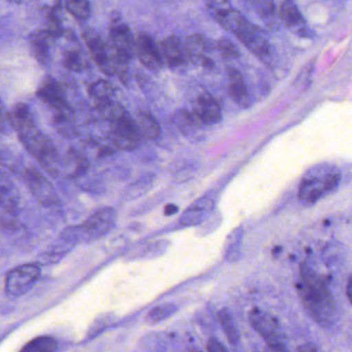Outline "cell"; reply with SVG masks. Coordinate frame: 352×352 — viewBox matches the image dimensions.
Returning a JSON list of instances; mask_svg holds the SVG:
<instances>
[{
  "mask_svg": "<svg viewBox=\"0 0 352 352\" xmlns=\"http://www.w3.org/2000/svg\"><path fill=\"white\" fill-rule=\"evenodd\" d=\"M12 129L17 131L20 141L28 151L41 162L48 172L55 174L59 170V156L48 135L40 131L34 122L30 108L17 104L9 113Z\"/></svg>",
  "mask_w": 352,
  "mask_h": 352,
  "instance_id": "cell-1",
  "label": "cell"
},
{
  "mask_svg": "<svg viewBox=\"0 0 352 352\" xmlns=\"http://www.w3.org/2000/svg\"><path fill=\"white\" fill-rule=\"evenodd\" d=\"M300 277L298 294L305 308L320 324H329L335 312V302L329 288L307 265L300 267Z\"/></svg>",
  "mask_w": 352,
  "mask_h": 352,
  "instance_id": "cell-2",
  "label": "cell"
},
{
  "mask_svg": "<svg viewBox=\"0 0 352 352\" xmlns=\"http://www.w3.org/2000/svg\"><path fill=\"white\" fill-rule=\"evenodd\" d=\"M108 110L104 120L110 125V139L115 147L122 151L137 149L142 138L137 121L118 102H114Z\"/></svg>",
  "mask_w": 352,
  "mask_h": 352,
  "instance_id": "cell-3",
  "label": "cell"
},
{
  "mask_svg": "<svg viewBox=\"0 0 352 352\" xmlns=\"http://www.w3.org/2000/svg\"><path fill=\"white\" fill-rule=\"evenodd\" d=\"M111 58L129 63L135 51V41L127 24L123 22L119 14L115 13L110 24Z\"/></svg>",
  "mask_w": 352,
  "mask_h": 352,
  "instance_id": "cell-4",
  "label": "cell"
},
{
  "mask_svg": "<svg viewBox=\"0 0 352 352\" xmlns=\"http://www.w3.org/2000/svg\"><path fill=\"white\" fill-rule=\"evenodd\" d=\"M40 277L41 269L36 263L14 267L6 278V294L9 298H20L34 287Z\"/></svg>",
  "mask_w": 352,
  "mask_h": 352,
  "instance_id": "cell-5",
  "label": "cell"
},
{
  "mask_svg": "<svg viewBox=\"0 0 352 352\" xmlns=\"http://www.w3.org/2000/svg\"><path fill=\"white\" fill-rule=\"evenodd\" d=\"M250 323L253 329L265 340L267 346L276 351H285L286 338L279 323L274 317L258 309H253L250 313Z\"/></svg>",
  "mask_w": 352,
  "mask_h": 352,
  "instance_id": "cell-6",
  "label": "cell"
},
{
  "mask_svg": "<svg viewBox=\"0 0 352 352\" xmlns=\"http://www.w3.org/2000/svg\"><path fill=\"white\" fill-rule=\"evenodd\" d=\"M116 223V212L113 208L104 207L96 210L86 219L82 226H78L81 241L91 242L102 238L108 234Z\"/></svg>",
  "mask_w": 352,
  "mask_h": 352,
  "instance_id": "cell-7",
  "label": "cell"
},
{
  "mask_svg": "<svg viewBox=\"0 0 352 352\" xmlns=\"http://www.w3.org/2000/svg\"><path fill=\"white\" fill-rule=\"evenodd\" d=\"M232 34L259 58L263 60L271 58V45L267 41V36L261 28L250 23L246 18Z\"/></svg>",
  "mask_w": 352,
  "mask_h": 352,
  "instance_id": "cell-8",
  "label": "cell"
},
{
  "mask_svg": "<svg viewBox=\"0 0 352 352\" xmlns=\"http://www.w3.org/2000/svg\"><path fill=\"white\" fill-rule=\"evenodd\" d=\"M79 242H81V238L78 226L65 228L52 246L41 255L38 263L44 265L59 263Z\"/></svg>",
  "mask_w": 352,
  "mask_h": 352,
  "instance_id": "cell-9",
  "label": "cell"
},
{
  "mask_svg": "<svg viewBox=\"0 0 352 352\" xmlns=\"http://www.w3.org/2000/svg\"><path fill=\"white\" fill-rule=\"evenodd\" d=\"M38 96L52 111L53 116L73 112V109L67 104L63 88L52 77L43 80L38 90Z\"/></svg>",
  "mask_w": 352,
  "mask_h": 352,
  "instance_id": "cell-10",
  "label": "cell"
},
{
  "mask_svg": "<svg viewBox=\"0 0 352 352\" xmlns=\"http://www.w3.org/2000/svg\"><path fill=\"white\" fill-rule=\"evenodd\" d=\"M26 182L30 192L43 206L52 207L58 204L59 199L54 187L40 170L34 168L26 170Z\"/></svg>",
  "mask_w": 352,
  "mask_h": 352,
  "instance_id": "cell-11",
  "label": "cell"
},
{
  "mask_svg": "<svg viewBox=\"0 0 352 352\" xmlns=\"http://www.w3.org/2000/svg\"><path fill=\"white\" fill-rule=\"evenodd\" d=\"M83 38L92 58L96 61L98 67L102 69V73L113 76L109 44L104 42V38L96 30H90V28L84 30Z\"/></svg>",
  "mask_w": 352,
  "mask_h": 352,
  "instance_id": "cell-12",
  "label": "cell"
},
{
  "mask_svg": "<svg viewBox=\"0 0 352 352\" xmlns=\"http://www.w3.org/2000/svg\"><path fill=\"white\" fill-rule=\"evenodd\" d=\"M183 47H184L186 59H189L195 65L213 69V60L208 56L211 51V45L205 36L201 34L189 36L185 41Z\"/></svg>",
  "mask_w": 352,
  "mask_h": 352,
  "instance_id": "cell-13",
  "label": "cell"
},
{
  "mask_svg": "<svg viewBox=\"0 0 352 352\" xmlns=\"http://www.w3.org/2000/svg\"><path fill=\"white\" fill-rule=\"evenodd\" d=\"M189 110L204 125H213L221 120V109L215 98L209 94H201L193 100Z\"/></svg>",
  "mask_w": 352,
  "mask_h": 352,
  "instance_id": "cell-14",
  "label": "cell"
},
{
  "mask_svg": "<svg viewBox=\"0 0 352 352\" xmlns=\"http://www.w3.org/2000/svg\"><path fill=\"white\" fill-rule=\"evenodd\" d=\"M135 52L144 67L157 71L162 67V57L149 34H140L135 43Z\"/></svg>",
  "mask_w": 352,
  "mask_h": 352,
  "instance_id": "cell-15",
  "label": "cell"
},
{
  "mask_svg": "<svg viewBox=\"0 0 352 352\" xmlns=\"http://www.w3.org/2000/svg\"><path fill=\"white\" fill-rule=\"evenodd\" d=\"M0 208L10 216L18 215L20 211L19 192L5 173H0Z\"/></svg>",
  "mask_w": 352,
  "mask_h": 352,
  "instance_id": "cell-16",
  "label": "cell"
},
{
  "mask_svg": "<svg viewBox=\"0 0 352 352\" xmlns=\"http://www.w3.org/2000/svg\"><path fill=\"white\" fill-rule=\"evenodd\" d=\"M228 91L230 98L242 108L251 106V94L244 76L236 69H228Z\"/></svg>",
  "mask_w": 352,
  "mask_h": 352,
  "instance_id": "cell-17",
  "label": "cell"
},
{
  "mask_svg": "<svg viewBox=\"0 0 352 352\" xmlns=\"http://www.w3.org/2000/svg\"><path fill=\"white\" fill-rule=\"evenodd\" d=\"M214 209V201L209 197H203L190 206L180 218L181 226H195L203 222L206 216Z\"/></svg>",
  "mask_w": 352,
  "mask_h": 352,
  "instance_id": "cell-18",
  "label": "cell"
},
{
  "mask_svg": "<svg viewBox=\"0 0 352 352\" xmlns=\"http://www.w3.org/2000/svg\"><path fill=\"white\" fill-rule=\"evenodd\" d=\"M280 18L286 28L296 34H305L306 24L304 18L294 0H284L280 7Z\"/></svg>",
  "mask_w": 352,
  "mask_h": 352,
  "instance_id": "cell-19",
  "label": "cell"
},
{
  "mask_svg": "<svg viewBox=\"0 0 352 352\" xmlns=\"http://www.w3.org/2000/svg\"><path fill=\"white\" fill-rule=\"evenodd\" d=\"M162 60L166 61V65L170 67H178L185 63L184 47L177 36H168L162 43Z\"/></svg>",
  "mask_w": 352,
  "mask_h": 352,
  "instance_id": "cell-20",
  "label": "cell"
},
{
  "mask_svg": "<svg viewBox=\"0 0 352 352\" xmlns=\"http://www.w3.org/2000/svg\"><path fill=\"white\" fill-rule=\"evenodd\" d=\"M52 36L46 30H38L30 36V46L38 63L47 65L50 63Z\"/></svg>",
  "mask_w": 352,
  "mask_h": 352,
  "instance_id": "cell-21",
  "label": "cell"
},
{
  "mask_svg": "<svg viewBox=\"0 0 352 352\" xmlns=\"http://www.w3.org/2000/svg\"><path fill=\"white\" fill-rule=\"evenodd\" d=\"M173 122L175 126L178 129L179 131L183 135H191L195 133L197 129L203 126L199 119L193 115L189 109H182V110L177 111L173 117Z\"/></svg>",
  "mask_w": 352,
  "mask_h": 352,
  "instance_id": "cell-22",
  "label": "cell"
},
{
  "mask_svg": "<svg viewBox=\"0 0 352 352\" xmlns=\"http://www.w3.org/2000/svg\"><path fill=\"white\" fill-rule=\"evenodd\" d=\"M324 192L322 180L307 179L300 184V189H298V197L300 201L313 204L318 201Z\"/></svg>",
  "mask_w": 352,
  "mask_h": 352,
  "instance_id": "cell-23",
  "label": "cell"
},
{
  "mask_svg": "<svg viewBox=\"0 0 352 352\" xmlns=\"http://www.w3.org/2000/svg\"><path fill=\"white\" fill-rule=\"evenodd\" d=\"M137 124L141 135L147 138L148 140H156L162 133L160 123L151 114L145 111H141L138 114Z\"/></svg>",
  "mask_w": 352,
  "mask_h": 352,
  "instance_id": "cell-24",
  "label": "cell"
},
{
  "mask_svg": "<svg viewBox=\"0 0 352 352\" xmlns=\"http://www.w3.org/2000/svg\"><path fill=\"white\" fill-rule=\"evenodd\" d=\"M63 65L73 72H83L88 67L87 59L81 49L74 47L65 51L63 56Z\"/></svg>",
  "mask_w": 352,
  "mask_h": 352,
  "instance_id": "cell-25",
  "label": "cell"
},
{
  "mask_svg": "<svg viewBox=\"0 0 352 352\" xmlns=\"http://www.w3.org/2000/svg\"><path fill=\"white\" fill-rule=\"evenodd\" d=\"M87 168L88 162L85 156L75 150L69 151L67 160H65V170L69 177L78 178V177L82 176L87 170Z\"/></svg>",
  "mask_w": 352,
  "mask_h": 352,
  "instance_id": "cell-26",
  "label": "cell"
},
{
  "mask_svg": "<svg viewBox=\"0 0 352 352\" xmlns=\"http://www.w3.org/2000/svg\"><path fill=\"white\" fill-rule=\"evenodd\" d=\"M218 319H219L222 329H223L224 333H226V338H228L230 344L234 346L238 345L239 341H240V336H239L236 323H234L230 313L226 309H222L218 314Z\"/></svg>",
  "mask_w": 352,
  "mask_h": 352,
  "instance_id": "cell-27",
  "label": "cell"
},
{
  "mask_svg": "<svg viewBox=\"0 0 352 352\" xmlns=\"http://www.w3.org/2000/svg\"><path fill=\"white\" fill-rule=\"evenodd\" d=\"M57 349V342L50 336H42L28 342L22 351L25 352H53Z\"/></svg>",
  "mask_w": 352,
  "mask_h": 352,
  "instance_id": "cell-28",
  "label": "cell"
},
{
  "mask_svg": "<svg viewBox=\"0 0 352 352\" xmlns=\"http://www.w3.org/2000/svg\"><path fill=\"white\" fill-rule=\"evenodd\" d=\"M88 91H89L90 96H91L96 102H98L112 98L115 91H116V88H115L110 82L100 80V81L91 84Z\"/></svg>",
  "mask_w": 352,
  "mask_h": 352,
  "instance_id": "cell-29",
  "label": "cell"
},
{
  "mask_svg": "<svg viewBox=\"0 0 352 352\" xmlns=\"http://www.w3.org/2000/svg\"><path fill=\"white\" fill-rule=\"evenodd\" d=\"M178 307L174 304H164L160 306L155 307L152 309L147 316H146V321L149 324H157L162 321L166 320L168 317L172 316L173 314L177 312Z\"/></svg>",
  "mask_w": 352,
  "mask_h": 352,
  "instance_id": "cell-30",
  "label": "cell"
},
{
  "mask_svg": "<svg viewBox=\"0 0 352 352\" xmlns=\"http://www.w3.org/2000/svg\"><path fill=\"white\" fill-rule=\"evenodd\" d=\"M67 11L78 20H86L91 13L89 0H65Z\"/></svg>",
  "mask_w": 352,
  "mask_h": 352,
  "instance_id": "cell-31",
  "label": "cell"
},
{
  "mask_svg": "<svg viewBox=\"0 0 352 352\" xmlns=\"http://www.w3.org/2000/svg\"><path fill=\"white\" fill-rule=\"evenodd\" d=\"M46 25V32L52 38H57L63 34L60 22V5H58V3L53 7L47 15Z\"/></svg>",
  "mask_w": 352,
  "mask_h": 352,
  "instance_id": "cell-32",
  "label": "cell"
},
{
  "mask_svg": "<svg viewBox=\"0 0 352 352\" xmlns=\"http://www.w3.org/2000/svg\"><path fill=\"white\" fill-rule=\"evenodd\" d=\"M207 9L212 18L219 22L232 7L228 0H207Z\"/></svg>",
  "mask_w": 352,
  "mask_h": 352,
  "instance_id": "cell-33",
  "label": "cell"
},
{
  "mask_svg": "<svg viewBox=\"0 0 352 352\" xmlns=\"http://www.w3.org/2000/svg\"><path fill=\"white\" fill-rule=\"evenodd\" d=\"M236 236H230V242L226 246V257L228 261H236L240 258L241 248V230H234Z\"/></svg>",
  "mask_w": 352,
  "mask_h": 352,
  "instance_id": "cell-34",
  "label": "cell"
},
{
  "mask_svg": "<svg viewBox=\"0 0 352 352\" xmlns=\"http://www.w3.org/2000/svg\"><path fill=\"white\" fill-rule=\"evenodd\" d=\"M218 51L224 59H238L240 56L238 48L228 38H221L217 43Z\"/></svg>",
  "mask_w": 352,
  "mask_h": 352,
  "instance_id": "cell-35",
  "label": "cell"
},
{
  "mask_svg": "<svg viewBox=\"0 0 352 352\" xmlns=\"http://www.w3.org/2000/svg\"><path fill=\"white\" fill-rule=\"evenodd\" d=\"M251 3L255 11L263 17H270L275 11L273 0H251Z\"/></svg>",
  "mask_w": 352,
  "mask_h": 352,
  "instance_id": "cell-36",
  "label": "cell"
},
{
  "mask_svg": "<svg viewBox=\"0 0 352 352\" xmlns=\"http://www.w3.org/2000/svg\"><path fill=\"white\" fill-rule=\"evenodd\" d=\"M340 176L338 174H329L323 179V187H324L325 192L333 190L336 187L339 185Z\"/></svg>",
  "mask_w": 352,
  "mask_h": 352,
  "instance_id": "cell-37",
  "label": "cell"
},
{
  "mask_svg": "<svg viewBox=\"0 0 352 352\" xmlns=\"http://www.w3.org/2000/svg\"><path fill=\"white\" fill-rule=\"evenodd\" d=\"M10 127H12V125L9 113L6 112L5 109L0 104V133H7Z\"/></svg>",
  "mask_w": 352,
  "mask_h": 352,
  "instance_id": "cell-38",
  "label": "cell"
},
{
  "mask_svg": "<svg viewBox=\"0 0 352 352\" xmlns=\"http://www.w3.org/2000/svg\"><path fill=\"white\" fill-rule=\"evenodd\" d=\"M207 350L210 352H222L226 351V348L220 342H218L217 340L211 338L209 342H208Z\"/></svg>",
  "mask_w": 352,
  "mask_h": 352,
  "instance_id": "cell-39",
  "label": "cell"
},
{
  "mask_svg": "<svg viewBox=\"0 0 352 352\" xmlns=\"http://www.w3.org/2000/svg\"><path fill=\"white\" fill-rule=\"evenodd\" d=\"M179 208L178 206L173 205V204H170V205L166 206L164 208V215L166 216H172L174 214H176L178 212Z\"/></svg>",
  "mask_w": 352,
  "mask_h": 352,
  "instance_id": "cell-40",
  "label": "cell"
},
{
  "mask_svg": "<svg viewBox=\"0 0 352 352\" xmlns=\"http://www.w3.org/2000/svg\"><path fill=\"white\" fill-rule=\"evenodd\" d=\"M318 347L314 344H307V345L300 346L298 348V351H317Z\"/></svg>",
  "mask_w": 352,
  "mask_h": 352,
  "instance_id": "cell-41",
  "label": "cell"
},
{
  "mask_svg": "<svg viewBox=\"0 0 352 352\" xmlns=\"http://www.w3.org/2000/svg\"><path fill=\"white\" fill-rule=\"evenodd\" d=\"M351 277L348 278L347 288H346V296H347L348 302H351Z\"/></svg>",
  "mask_w": 352,
  "mask_h": 352,
  "instance_id": "cell-42",
  "label": "cell"
},
{
  "mask_svg": "<svg viewBox=\"0 0 352 352\" xmlns=\"http://www.w3.org/2000/svg\"><path fill=\"white\" fill-rule=\"evenodd\" d=\"M8 1L12 3H24V1H26V0H8Z\"/></svg>",
  "mask_w": 352,
  "mask_h": 352,
  "instance_id": "cell-43",
  "label": "cell"
}]
</instances>
